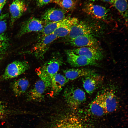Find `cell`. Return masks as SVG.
Returning a JSON list of instances; mask_svg holds the SVG:
<instances>
[{"label":"cell","instance_id":"obj_1","mask_svg":"<svg viewBox=\"0 0 128 128\" xmlns=\"http://www.w3.org/2000/svg\"><path fill=\"white\" fill-rule=\"evenodd\" d=\"M64 96L68 105L73 108L78 107L86 99L85 93L83 90L73 87L66 89L64 92Z\"/></svg>","mask_w":128,"mask_h":128},{"label":"cell","instance_id":"obj_2","mask_svg":"<svg viewBox=\"0 0 128 128\" xmlns=\"http://www.w3.org/2000/svg\"><path fill=\"white\" fill-rule=\"evenodd\" d=\"M28 62L26 61H15L9 64L1 76L5 80L16 77L24 73L29 68Z\"/></svg>","mask_w":128,"mask_h":128},{"label":"cell","instance_id":"obj_3","mask_svg":"<svg viewBox=\"0 0 128 128\" xmlns=\"http://www.w3.org/2000/svg\"><path fill=\"white\" fill-rule=\"evenodd\" d=\"M58 38L55 34L52 33L39 39L33 48V55L38 59L43 58L50 45Z\"/></svg>","mask_w":128,"mask_h":128},{"label":"cell","instance_id":"obj_4","mask_svg":"<svg viewBox=\"0 0 128 128\" xmlns=\"http://www.w3.org/2000/svg\"><path fill=\"white\" fill-rule=\"evenodd\" d=\"M46 25L41 20L33 17L31 18L22 24L18 35L20 37L32 32H41Z\"/></svg>","mask_w":128,"mask_h":128},{"label":"cell","instance_id":"obj_5","mask_svg":"<svg viewBox=\"0 0 128 128\" xmlns=\"http://www.w3.org/2000/svg\"><path fill=\"white\" fill-rule=\"evenodd\" d=\"M67 61L72 66L78 67L86 66H98L96 61L76 54L70 50H65Z\"/></svg>","mask_w":128,"mask_h":128},{"label":"cell","instance_id":"obj_6","mask_svg":"<svg viewBox=\"0 0 128 128\" xmlns=\"http://www.w3.org/2000/svg\"><path fill=\"white\" fill-rule=\"evenodd\" d=\"M83 77V87L90 95L93 93L101 85L103 80L102 77L95 73Z\"/></svg>","mask_w":128,"mask_h":128},{"label":"cell","instance_id":"obj_7","mask_svg":"<svg viewBox=\"0 0 128 128\" xmlns=\"http://www.w3.org/2000/svg\"><path fill=\"white\" fill-rule=\"evenodd\" d=\"M63 63L61 57L58 54L52 57L41 67L51 80L57 73L60 67Z\"/></svg>","mask_w":128,"mask_h":128},{"label":"cell","instance_id":"obj_8","mask_svg":"<svg viewBox=\"0 0 128 128\" xmlns=\"http://www.w3.org/2000/svg\"><path fill=\"white\" fill-rule=\"evenodd\" d=\"M27 9L25 0H14L9 7L11 14L10 25L12 27L15 21Z\"/></svg>","mask_w":128,"mask_h":128},{"label":"cell","instance_id":"obj_9","mask_svg":"<svg viewBox=\"0 0 128 128\" xmlns=\"http://www.w3.org/2000/svg\"><path fill=\"white\" fill-rule=\"evenodd\" d=\"M71 50L75 54L95 61L100 60L103 58V55L96 46L80 47Z\"/></svg>","mask_w":128,"mask_h":128},{"label":"cell","instance_id":"obj_10","mask_svg":"<svg viewBox=\"0 0 128 128\" xmlns=\"http://www.w3.org/2000/svg\"><path fill=\"white\" fill-rule=\"evenodd\" d=\"M83 10L87 14L98 19H104L108 15V11L105 7L91 3L85 5Z\"/></svg>","mask_w":128,"mask_h":128},{"label":"cell","instance_id":"obj_11","mask_svg":"<svg viewBox=\"0 0 128 128\" xmlns=\"http://www.w3.org/2000/svg\"><path fill=\"white\" fill-rule=\"evenodd\" d=\"M65 10L60 8H52L46 10L43 14L41 20L46 24L62 20L66 17Z\"/></svg>","mask_w":128,"mask_h":128},{"label":"cell","instance_id":"obj_12","mask_svg":"<svg viewBox=\"0 0 128 128\" xmlns=\"http://www.w3.org/2000/svg\"><path fill=\"white\" fill-rule=\"evenodd\" d=\"M92 33V29L88 24L79 21L72 26L69 34L65 37L64 41H68L80 36L91 34Z\"/></svg>","mask_w":128,"mask_h":128},{"label":"cell","instance_id":"obj_13","mask_svg":"<svg viewBox=\"0 0 128 128\" xmlns=\"http://www.w3.org/2000/svg\"><path fill=\"white\" fill-rule=\"evenodd\" d=\"M51 128H84L76 118L73 115L64 116L56 121Z\"/></svg>","mask_w":128,"mask_h":128},{"label":"cell","instance_id":"obj_14","mask_svg":"<svg viewBox=\"0 0 128 128\" xmlns=\"http://www.w3.org/2000/svg\"><path fill=\"white\" fill-rule=\"evenodd\" d=\"M102 94L106 114L115 111L118 107V102L114 93L112 91L109 90Z\"/></svg>","mask_w":128,"mask_h":128},{"label":"cell","instance_id":"obj_15","mask_svg":"<svg viewBox=\"0 0 128 128\" xmlns=\"http://www.w3.org/2000/svg\"><path fill=\"white\" fill-rule=\"evenodd\" d=\"M65 42L67 44L80 47L95 46L97 44L96 39L91 34L80 36Z\"/></svg>","mask_w":128,"mask_h":128},{"label":"cell","instance_id":"obj_16","mask_svg":"<svg viewBox=\"0 0 128 128\" xmlns=\"http://www.w3.org/2000/svg\"><path fill=\"white\" fill-rule=\"evenodd\" d=\"M46 88V85L42 81L40 80L37 81L27 94L28 99L34 101L41 100L43 98V94Z\"/></svg>","mask_w":128,"mask_h":128},{"label":"cell","instance_id":"obj_17","mask_svg":"<svg viewBox=\"0 0 128 128\" xmlns=\"http://www.w3.org/2000/svg\"><path fill=\"white\" fill-rule=\"evenodd\" d=\"M65 76L69 80H73L80 77H84L95 73L91 70L86 68H72L63 71Z\"/></svg>","mask_w":128,"mask_h":128},{"label":"cell","instance_id":"obj_18","mask_svg":"<svg viewBox=\"0 0 128 128\" xmlns=\"http://www.w3.org/2000/svg\"><path fill=\"white\" fill-rule=\"evenodd\" d=\"M71 17H66L60 21L50 23L46 24L39 36V39L52 34L58 28L68 22Z\"/></svg>","mask_w":128,"mask_h":128},{"label":"cell","instance_id":"obj_19","mask_svg":"<svg viewBox=\"0 0 128 128\" xmlns=\"http://www.w3.org/2000/svg\"><path fill=\"white\" fill-rule=\"evenodd\" d=\"M69 81L64 76L56 73L52 78L51 82V87L54 95L57 94Z\"/></svg>","mask_w":128,"mask_h":128},{"label":"cell","instance_id":"obj_20","mask_svg":"<svg viewBox=\"0 0 128 128\" xmlns=\"http://www.w3.org/2000/svg\"><path fill=\"white\" fill-rule=\"evenodd\" d=\"M79 21L77 18L71 17L68 22L58 28L52 33L55 34L58 38L65 37L69 34L72 26Z\"/></svg>","mask_w":128,"mask_h":128},{"label":"cell","instance_id":"obj_21","mask_svg":"<svg viewBox=\"0 0 128 128\" xmlns=\"http://www.w3.org/2000/svg\"><path fill=\"white\" fill-rule=\"evenodd\" d=\"M29 85L28 80L25 78H21L13 82L12 87L13 91L16 96L25 93Z\"/></svg>","mask_w":128,"mask_h":128},{"label":"cell","instance_id":"obj_22","mask_svg":"<svg viewBox=\"0 0 128 128\" xmlns=\"http://www.w3.org/2000/svg\"><path fill=\"white\" fill-rule=\"evenodd\" d=\"M101 95V94L98 95L89 105L91 112L98 116H101L106 114L103 105Z\"/></svg>","mask_w":128,"mask_h":128},{"label":"cell","instance_id":"obj_23","mask_svg":"<svg viewBox=\"0 0 128 128\" xmlns=\"http://www.w3.org/2000/svg\"><path fill=\"white\" fill-rule=\"evenodd\" d=\"M120 14L128 21V4L127 0H110V2Z\"/></svg>","mask_w":128,"mask_h":128},{"label":"cell","instance_id":"obj_24","mask_svg":"<svg viewBox=\"0 0 128 128\" xmlns=\"http://www.w3.org/2000/svg\"><path fill=\"white\" fill-rule=\"evenodd\" d=\"M54 3L67 12L73 10L76 5L75 0H55Z\"/></svg>","mask_w":128,"mask_h":128},{"label":"cell","instance_id":"obj_25","mask_svg":"<svg viewBox=\"0 0 128 128\" xmlns=\"http://www.w3.org/2000/svg\"><path fill=\"white\" fill-rule=\"evenodd\" d=\"M9 40L5 33L0 34V58L5 54L9 46Z\"/></svg>","mask_w":128,"mask_h":128},{"label":"cell","instance_id":"obj_26","mask_svg":"<svg viewBox=\"0 0 128 128\" xmlns=\"http://www.w3.org/2000/svg\"><path fill=\"white\" fill-rule=\"evenodd\" d=\"M37 75L45 83L46 88L51 87V80L46 74L43 71L41 67L36 70Z\"/></svg>","mask_w":128,"mask_h":128},{"label":"cell","instance_id":"obj_27","mask_svg":"<svg viewBox=\"0 0 128 128\" xmlns=\"http://www.w3.org/2000/svg\"><path fill=\"white\" fill-rule=\"evenodd\" d=\"M9 16L7 13L0 15V34L5 33L7 28L6 18Z\"/></svg>","mask_w":128,"mask_h":128},{"label":"cell","instance_id":"obj_28","mask_svg":"<svg viewBox=\"0 0 128 128\" xmlns=\"http://www.w3.org/2000/svg\"><path fill=\"white\" fill-rule=\"evenodd\" d=\"M55 0H37V5L41 7L51 3H54Z\"/></svg>","mask_w":128,"mask_h":128},{"label":"cell","instance_id":"obj_29","mask_svg":"<svg viewBox=\"0 0 128 128\" xmlns=\"http://www.w3.org/2000/svg\"><path fill=\"white\" fill-rule=\"evenodd\" d=\"M7 111L4 105L0 100V117H3L7 114Z\"/></svg>","mask_w":128,"mask_h":128},{"label":"cell","instance_id":"obj_30","mask_svg":"<svg viewBox=\"0 0 128 128\" xmlns=\"http://www.w3.org/2000/svg\"><path fill=\"white\" fill-rule=\"evenodd\" d=\"M7 0H0V7L3 8Z\"/></svg>","mask_w":128,"mask_h":128},{"label":"cell","instance_id":"obj_31","mask_svg":"<svg viewBox=\"0 0 128 128\" xmlns=\"http://www.w3.org/2000/svg\"><path fill=\"white\" fill-rule=\"evenodd\" d=\"M90 1H95L100 0L104 2H110V0H88Z\"/></svg>","mask_w":128,"mask_h":128},{"label":"cell","instance_id":"obj_32","mask_svg":"<svg viewBox=\"0 0 128 128\" xmlns=\"http://www.w3.org/2000/svg\"><path fill=\"white\" fill-rule=\"evenodd\" d=\"M2 8V7H0V15L1 13Z\"/></svg>","mask_w":128,"mask_h":128}]
</instances>
